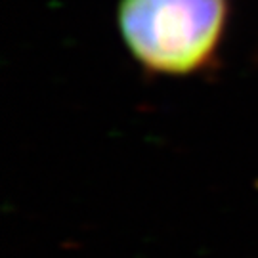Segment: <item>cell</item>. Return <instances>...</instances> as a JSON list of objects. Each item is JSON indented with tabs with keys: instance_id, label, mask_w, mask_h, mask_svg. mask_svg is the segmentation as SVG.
<instances>
[{
	"instance_id": "obj_1",
	"label": "cell",
	"mask_w": 258,
	"mask_h": 258,
	"mask_svg": "<svg viewBox=\"0 0 258 258\" xmlns=\"http://www.w3.org/2000/svg\"><path fill=\"white\" fill-rule=\"evenodd\" d=\"M230 19V0H119L117 29L148 73L189 77L216 59Z\"/></svg>"
}]
</instances>
